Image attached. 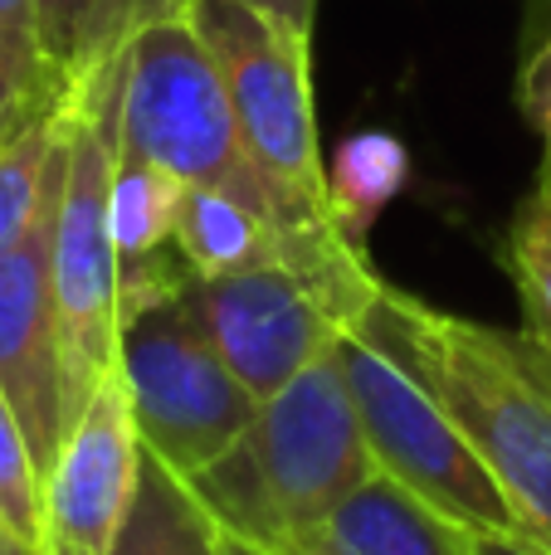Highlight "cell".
I'll return each mask as SVG.
<instances>
[{"label": "cell", "instance_id": "6da1fadb", "mask_svg": "<svg viewBox=\"0 0 551 555\" xmlns=\"http://www.w3.org/2000/svg\"><path fill=\"white\" fill-rule=\"evenodd\" d=\"M191 20L230 83L244 152L273 201L283 263L367 312L386 278H376L367 249L351 244L332 215L312 113V35L244 0H195Z\"/></svg>", "mask_w": 551, "mask_h": 555}, {"label": "cell", "instance_id": "7a4b0ae2", "mask_svg": "<svg viewBox=\"0 0 551 555\" xmlns=\"http://www.w3.org/2000/svg\"><path fill=\"white\" fill-rule=\"evenodd\" d=\"M357 326L425 380L508 492L527 537L551 551V341L527 326L469 322L390 283Z\"/></svg>", "mask_w": 551, "mask_h": 555}, {"label": "cell", "instance_id": "3957f363", "mask_svg": "<svg viewBox=\"0 0 551 555\" xmlns=\"http://www.w3.org/2000/svg\"><path fill=\"white\" fill-rule=\"evenodd\" d=\"M371 473L376 453L361 429L337 341L293 385L264 400L244 439L195 473L191 488L225 531L273 546L308 537Z\"/></svg>", "mask_w": 551, "mask_h": 555}, {"label": "cell", "instance_id": "277c9868", "mask_svg": "<svg viewBox=\"0 0 551 555\" xmlns=\"http://www.w3.org/2000/svg\"><path fill=\"white\" fill-rule=\"evenodd\" d=\"M117 152L162 166L185 185L234 195L279 230L273 201L244 152L230 83L191 15L162 20L127 49Z\"/></svg>", "mask_w": 551, "mask_h": 555}, {"label": "cell", "instance_id": "5b68a950", "mask_svg": "<svg viewBox=\"0 0 551 555\" xmlns=\"http://www.w3.org/2000/svg\"><path fill=\"white\" fill-rule=\"evenodd\" d=\"M123 68L68 103V171L54 224V302L68 424L93 400L103 375L117 371V336H123V312H117L123 263H117L113 230H107Z\"/></svg>", "mask_w": 551, "mask_h": 555}, {"label": "cell", "instance_id": "8992f818", "mask_svg": "<svg viewBox=\"0 0 551 555\" xmlns=\"http://www.w3.org/2000/svg\"><path fill=\"white\" fill-rule=\"evenodd\" d=\"M117 371L132 395L142 449L185 482L244 439L259 400L234 380L210 336L201 332L185 287L123 312Z\"/></svg>", "mask_w": 551, "mask_h": 555}, {"label": "cell", "instance_id": "52a82bcc", "mask_svg": "<svg viewBox=\"0 0 551 555\" xmlns=\"http://www.w3.org/2000/svg\"><path fill=\"white\" fill-rule=\"evenodd\" d=\"M342 365H347L351 400H357L361 429H367L381 473L406 482L430 507L464 521L469 531L533 541L508 492L498 488V478L484 468L474 443L464 439V429L449 420V410L425 390V380L396 351H386L361 326H347Z\"/></svg>", "mask_w": 551, "mask_h": 555}, {"label": "cell", "instance_id": "ba28073f", "mask_svg": "<svg viewBox=\"0 0 551 555\" xmlns=\"http://www.w3.org/2000/svg\"><path fill=\"white\" fill-rule=\"evenodd\" d=\"M191 312L254 400H273L357 326V307L289 263L234 278H191Z\"/></svg>", "mask_w": 551, "mask_h": 555}, {"label": "cell", "instance_id": "9c48e42d", "mask_svg": "<svg viewBox=\"0 0 551 555\" xmlns=\"http://www.w3.org/2000/svg\"><path fill=\"white\" fill-rule=\"evenodd\" d=\"M68 146L54 171L35 224L10 254H0V390L15 404L29 434L39 473L54 468V453L68 434L64 404V351H59V302H54V224L64 195Z\"/></svg>", "mask_w": 551, "mask_h": 555}, {"label": "cell", "instance_id": "30bf717a", "mask_svg": "<svg viewBox=\"0 0 551 555\" xmlns=\"http://www.w3.org/2000/svg\"><path fill=\"white\" fill-rule=\"evenodd\" d=\"M137 482H142V434H137L132 395L123 371H107L93 400L68 424L54 468L44 473L49 541L107 555L132 512Z\"/></svg>", "mask_w": 551, "mask_h": 555}, {"label": "cell", "instance_id": "8fae6325", "mask_svg": "<svg viewBox=\"0 0 551 555\" xmlns=\"http://www.w3.org/2000/svg\"><path fill=\"white\" fill-rule=\"evenodd\" d=\"M39 49L64 107L127 64V49L152 25L191 15L185 0H35Z\"/></svg>", "mask_w": 551, "mask_h": 555}, {"label": "cell", "instance_id": "7c38bea8", "mask_svg": "<svg viewBox=\"0 0 551 555\" xmlns=\"http://www.w3.org/2000/svg\"><path fill=\"white\" fill-rule=\"evenodd\" d=\"M328 555H474V531L430 507L390 473H371L342 507L308 531Z\"/></svg>", "mask_w": 551, "mask_h": 555}, {"label": "cell", "instance_id": "4fadbf2b", "mask_svg": "<svg viewBox=\"0 0 551 555\" xmlns=\"http://www.w3.org/2000/svg\"><path fill=\"white\" fill-rule=\"evenodd\" d=\"M176 254L191 278H234L264 263H283V240L244 201L185 185L181 215H176Z\"/></svg>", "mask_w": 551, "mask_h": 555}, {"label": "cell", "instance_id": "5bb4252c", "mask_svg": "<svg viewBox=\"0 0 551 555\" xmlns=\"http://www.w3.org/2000/svg\"><path fill=\"white\" fill-rule=\"evenodd\" d=\"M107 555H225V527L181 473L142 449V482Z\"/></svg>", "mask_w": 551, "mask_h": 555}, {"label": "cell", "instance_id": "9a60e30c", "mask_svg": "<svg viewBox=\"0 0 551 555\" xmlns=\"http://www.w3.org/2000/svg\"><path fill=\"white\" fill-rule=\"evenodd\" d=\"M406 181H410V156L396 137L361 132V137H351V142H342L337 162H332V171H328L332 215H337L342 234L367 249V230L376 224V215L406 191Z\"/></svg>", "mask_w": 551, "mask_h": 555}, {"label": "cell", "instance_id": "2e32d148", "mask_svg": "<svg viewBox=\"0 0 551 555\" xmlns=\"http://www.w3.org/2000/svg\"><path fill=\"white\" fill-rule=\"evenodd\" d=\"M68 146V107L20 127L0 142V254H10L44 205Z\"/></svg>", "mask_w": 551, "mask_h": 555}, {"label": "cell", "instance_id": "e0dca14e", "mask_svg": "<svg viewBox=\"0 0 551 555\" xmlns=\"http://www.w3.org/2000/svg\"><path fill=\"white\" fill-rule=\"evenodd\" d=\"M59 107L64 98L39 49L35 0H0V142Z\"/></svg>", "mask_w": 551, "mask_h": 555}, {"label": "cell", "instance_id": "ac0fdd59", "mask_svg": "<svg viewBox=\"0 0 551 555\" xmlns=\"http://www.w3.org/2000/svg\"><path fill=\"white\" fill-rule=\"evenodd\" d=\"M508 269L523 297L527 332L551 341V181H542L513 215L508 230Z\"/></svg>", "mask_w": 551, "mask_h": 555}, {"label": "cell", "instance_id": "d6986e66", "mask_svg": "<svg viewBox=\"0 0 551 555\" xmlns=\"http://www.w3.org/2000/svg\"><path fill=\"white\" fill-rule=\"evenodd\" d=\"M0 521L15 531L25 546L44 551L49 521H44V473L29 449V434L20 424L15 404L0 390Z\"/></svg>", "mask_w": 551, "mask_h": 555}, {"label": "cell", "instance_id": "ffe728a7", "mask_svg": "<svg viewBox=\"0 0 551 555\" xmlns=\"http://www.w3.org/2000/svg\"><path fill=\"white\" fill-rule=\"evenodd\" d=\"M517 107H523L527 127L542 137V152H547L542 181H551V20H547L542 35L533 39L523 68H517Z\"/></svg>", "mask_w": 551, "mask_h": 555}, {"label": "cell", "instance_id": "44dd1931", "mask_svg": "<svg viewBox=\"0 0 551 555\" xmlns=\"http://www.w3.org/2000/svg\"><path fill=\"white\" fill-rule=\"evenodd\" d=\"M185 5H195V0H185ZM244 5L269 10V15H279V20H289V25L308 29V35H312V15H318V0H244Z\"/></svg>", "mask_w": 551, "mask_h": 555}, {"label": "cell", "instance_id": "7402d4cb", "mask_svg": "<svg viewBox=\"0 0 551 555\" xmlns=\"http://www.w3.org/2000/svg\"><path fill=\"white\" fill-rule=\"evenodd\" d=\"M474 555H551L523 537H494V531H474Z\"/></svg>", "mask_w": 551, "mask_h": 555}, {"label": "cell", "instance_id": "603a6c76", "mask_svg": "<svg viewBox=\"0 0 551 555\" xmlns=\"http://www.w3.org/2000/svg\"><path fill=\"white\" fill-rule=\"evenodd\" d=\"M269 555H328L322 546H312L308 537H289V541H273V546H264Z\"/></svg>", "mask_w": 551, "mask_h": 555}, {"label": "cell", "instance_id": "cb8c5ba5", "mask_svg": "<svg viewBox=\"0 0 551 555\" xmlns=\"http://www.w3.org/2000/svg\"><path fill=\"white\" fill-rule=\"evenodd\" d=\"M0 555H44V551H35V546H25V541L15 537V531L0 521Z\"/></svg>", "mask_w": 551, "mask_h": 555}, {"label": "cell", "instance_id": "d4e9b609", "mask_svg": "<svg viewBox=\"0 0 551 555\" xmlns=\"http://www.w3.org/2000/svg\"><path fill=\"white\" fill-rule=\"evenodd\" d=\"M225 555H269L259 546V541H249V537H234V531H225Z\"/></svg>", "mask_w": 551, "mask_h": 555}, {"label": "cell", "instance_id": "484cf974", "mask_svg": "<svg viewBox=\"0 0 551 555\" xmlns=\"http://www.w3.org/2000/svg\"><path fill=\"white\" fill-rule=\"evenodd\" d=\"M44 555H88V551L68 546V541H44Z\"/></svg>", "mask_w": 551, "mask_h": 555}]
</instances>
